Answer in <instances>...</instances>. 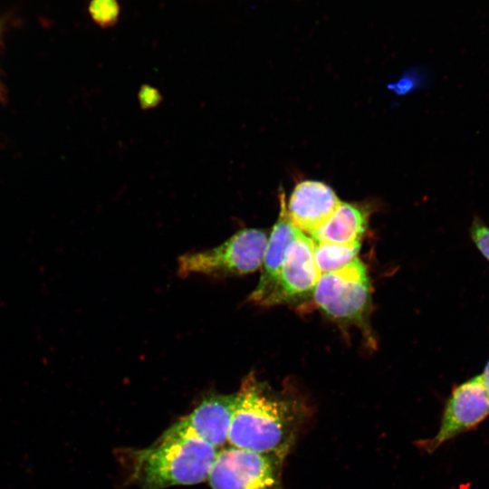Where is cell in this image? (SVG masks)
<instances>
[{
    "label": "cell",
    "mask_w": 489,
    "mask_h": 489,
    "mask_svg": "<svg viewBox=\"0 0 489 489\" xmlns=\"http://www.w3.org/2000/svg\"><path fill=\"white\" fill-rule=\"evenodd\" d=\"M489 416V396L481 375L455 387L445 407L436 435L427 445L432 452L455 436L474 428Z\"/></svg>",
    "instance_id": "obj_7"
},
{
    "label": "cell",
    "mask_w": 489,
    "mask_h": 489,
    "mask_svg": "<svg viewBox=\"0 0 489 489\" xmlns=\"http://www.w3.org/2000/svg\"><path fill=\"white\" fill-rule=\"evenodd\" d=\"M235 396L228 445L286 457L306 419L305 405L274 391L254 373L242 380Z\"/></svg>",
    "instance_id": "obj_1"
},
{
    "label": "cell",
    "mask_w": 489,
    "mask_h": 489,
    "mask_svg": "<svg viewBox=\"0 0 489 489\" xmlns=\"http://www.w3.org/2000/svg\"><path fill=\"white\" fill-rule=\"evenodd\" d=\"M121 7L118 0H91L88 12L92 21L101 28H110L119 21Z\"/></svg>",
    "instance_id": "obj_13"
},
{
    "label": "cell",
    "mask_w": 489,
    "mask_h": 489,
    "mask_svg": "<svg viewBox=\"0 0 489 489\" xmlns=\"http://www.w3.org/2000/svg\"><path fill=\"white\" fill-rule=\"evenodd\" d=\"M484 388L489 396V360L487 361L483 373L481 374Z\"/></svg>",
    "instance_id": "obj_16"
},
{
    "label": "cell",
    "mask_w": 489,
    "mask_h": 489,
    "mask_svg": "<svg viewBox=\"0 0 489 489\" xmlns=\"http://www.w3.org/2000/svg\"><path fill=\"white\" fill-rule=\"evenodd\" d=\"M235 393L205 398L189 414L168 427L161 436H193L220 450L228 444Z\"/></svg>",
    "instance_id": "obj_8"
},
{
    "label": "cell",
    "mask_w": 489,
    "mask_h": 489,
    "mask_svg": "<svg viewBox=\"0 0 489 489\" xmlns=\"http://www.w3.org/2000/svg\"><path fill=\"white\" fill-rule=\"evenodd\" d=\"M360 249V243L340 244L314 242V259L321 273L339 270L355 259Z\"/></svg>",
    "instance_id": "obj_12"
},
{
    "label": "cell",
    "mask_w": 489,
    "mask_h": 489,
    "mask_svg": "<svg viewBox=\"0 0 489 489\" xmlns=\"http://www.w3.org/2000/svg\"><path fill=\"white\" fill-rule=\"evenodd\" d=\"M139 98L142 105L151 106L158 101V93L151 88L145 87V91H141Z\"/></svg>",
    "instance_id": "obj_15"
},
{
    "label": "cell",
    "mask_w": 489,
    "mask_h": 489,
    "mask_svg": "<svg viewBox=\"0 0 489 489\" xmlns=\"http://www.w3.org/2000/svg\"><path fill=\"white\" fill-rule=\"evenodd\" d=\"M321 274L314 259V241L298 230L286 249L277 277L261 305L290 302L312 294Z\"/></svg>",
    "instance_id": "obj_6"
},
{
    "label": "cell",
    "mask_w": 489,
    "mask_h": 489,
    "mask_svg": "<svg viewBox=\"0 0 489 489\" xmlns=\"http://www.w3.org/2000/svg\"><path fill=\"white\" fill-rule=\"evenodd\" d=\"M312 295L317 306L331 318L361 322L370 302L365 265L357 258L339 270L321 273Z\"/></svg>",
    "instance_id": "obj_5"
},
{
    "label": "cell",
    "mask_w": 489,
    "mask_h": 489,
    "mask_svg": "<svg viewBox=\"0 0 489 489\" xmlns=\"http://www.w3.org/2000/svg\"><path fill=\"white\" fill-rule=\"evenodd\" d=\"M217 452L197 437L160 436L147 448L129 450L126 458L140 489H165L207 480Z\"/></svg>",
    "instance_id": "obj_2"
},
{
    "label": "cell",
    "mask_w": 489,
    "mask_h": 489,
    "mask_svg": "<svg viewBox=\"0 0 489 489\" xmlns=\"http://www.w3.org/2000/svg\"><path fill=\"white\" fill-rule=\"evenodd\" d=\"M470 236L476 248L489 262V226L479 216L473 219Z\"/></svg>",
    "instance_id": "obj_14"
},
{
    "label": "cell",
    "mask_w": 489,
    "mask_h": 489,
    "mask_svg": "<svg viewBox=\"0 0 489 489\" xmlns=\"http://www.w3.org/2000/svg\"><path fill=\"white\" fill-rule=\"evenodd\" d=\"M2 28H3V24H2V21L0 19V34H1V32H2Z\"/></svg>",
    "instance_id": "obj_17"
},
{
    "label": "cell",
    "mask_w": 489,
    "mask_h": 489,
    "mask_svg": "<svg viewBox=\"0 0 489 489\" xmlns=\"http://www.w3.org/2000/svg\"><path fill=\"white\" fill-rule=\"evenodd\" d=\"M267 240L263 230H240L218 246L181 255L177 272L181 276H235L254 273L262 266Z\"/></svg>",
    "instance_id": "obj_3"
},
{
    "label": "cell",
    "mask_w": 489,
    "mask_h": 489,
    "mask_svg": "<svg viewBox=\"0 0 489 489\" xmlns=\"http://www.w3.org/2000/svg\"><path fill=\"white\" fill-rule=\"evenodd\" d=\"M368 219L366 206L340 202L330 219L311 237L316 243L358 244L367 229Z\"/></svg>",
    "instance_id": "obj_11"
},
{
    "label": "cell",
    "mask_w": 489,
    "mask_h": 489,
    "mask_svg": "<svg viewBox=\"0 0 489 489\" xmlns=\"http://www.w3.org/2000/svg\"><path fill=\"white\" fill-rule=\"evenodd\" d=\"M340 201L328 185L314 180L298 183L286 206L290 220L312 236L333 215Z\"/></svg>",
    "instance_id": "obj_9"
},
{
    "label": "cell",
    "mask_w": 489,
    "mask_h": 489,
    "mask_svg": "<svg viewBox=\"0 0 489 489\" xmlns=\"http://www.w3.org/2000/svg\"><path fill=\"white\" fill-rule=\"evenodd\" d=\"M279 199L280 213L267 240L261 266V276L255 289L248 298L249 301L259 305L271 290L283 262L286 249L299 230L289 218L283 191L280 193Z\"/></svg>",
    "instance_id": "obj_10"
},
{
    "label": "cell",
    "mask_w": 489,
    "mask_h": 489,
    "mask_svg": "<svg viewBox=\"0 0 489 489\" xmlns=\"http://www.w3.org/2000/svg\"><path fill=\"white\" fill-rule=\"evenodd\" d=\"M285 456L233 446L218 450L207 478L212 489H285Z\"/></svg>",
    "instance_id": "obj_4"
}]
</instances>
